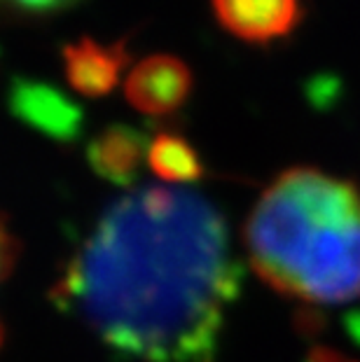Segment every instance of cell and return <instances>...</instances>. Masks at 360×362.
I'll return each instance as SVG.
<instances>
[{"instance_id":"obj_3","label":"cell","mask_w":360,"mask_h":362,"mask_svg":"<svg viewBox=\"0 0 360 362\" xmlns=\"http://www.w3.org/2000/svg\"><path fill=\"white\" fill-rule=\"evenodd\" d=\"M7 107L24 127L35 129L50 141L73 145L84 131V110L54 84L33 78H12Z\"/></svg>"},{"instance_id":"obj_4","label":"cell","mask_w":360,"mask_h":362,"mask_svg":"<svg viewBox=\"0 0 360 362\" xmlns=\"http://www.w3.org/2000/svg\"><path fill=\"white\" fill-rule=\"evenodd\" d=\"M124 94L127 101L148 117H168L192 94V71L178 57L155 54L129 71Z\"/></svg>"},{"instance_id":"obj_9","label":"cell","mask_w":360,"mask_h":362,"mask_svg":"<svg viewBox=\"0 0 360 362\" xmlns=\"http://www.w3.org/2000/svg\"><path fill=\"white\" fill-rule=\"evenodd\" d=\"M0 3L17 7V10L28 12V14H52L59 10H66V7H71L73 3H78V0H0Z\"/></svg>"},{"instance_id":"obj_10","label":"cell","mask_w":360,"mask_h":362,"mask_svg":"<svg viewBox=\"0 0 360 362\" xmlns=\"http://www.w3.org/2000/svg\"><path fill=\"white\" fill-rule=\"evenodd\" d=\"M14 257H17V241H14V236L7 232L5 222L0 220V283H3L5 276L10 274ZM0 344H3V325H0Z\"/></svg>"},{"instance_id":"obj_8","label":"cell","mask_w":360,"mask_h":362,"mask_svg":"<svg viewBox=\"0 0 360 362\" xmlns=\"http://www.w3.org/2000/svg\"><path fill=\"white\" fill-rule=\"evenodd\" d=\"M148 164L152 173L164 182H197L206 173L204 161L190 141L171 131H159L150 141Z\"/></svg>"},{"instance_id":"obj_5","label":"cell","mask_w":360,"mask_h":362,"mask_svg":"<svg viewBox=\"0 0 360 362\" xmlns=\"http://www.w3.org/2000/svg\"><path fill=\"white\" fill-rule=\"evenodd\" d=\"M220 26L252 45L290 35L302 21V0H211Z\"/></svg>"},{"instance_id":"obj_2","label":"cell","mask_w":360,"mask_h":362,"mask_svg":"<svg viewBox=\"0 0 360 362\" xmlns=\"http://www.w3.org/2000/svg\"><path fill=\"white\" fill-rule=\"evenodd\" d=\"M243 243L260 279L306 304L360 297V197L318 168L283 171L246 220Z\"/></svg>"},{"instance_id":"obj_1","label":"cell","mask_w":360,"mask_h":362,"mask_svg":"<svg viewBox=\"0 0 360 362\" xmlns=\"http://www.w3.org/2000/svg\"><path fill=\"white\" fill-rule=\"evenodd\" d=\"M241 276L225 218L209 199L141 187L101 215L52 299L117 358L213 362Z\"/></svg>"},{"instance_id":"obj_6","label":"cell","mask_w":360,"mask_h":362,"mask_svg":"<svg viewBox=\"0 0 360 362\" xmlns=\"http://www.w3.org/2000/svg\"><path fill=\"white\" fill-rule=\"evenodd\" d=\"M61 57H64V73L68 84L78 94L89 98L108 96L117 87L122 71L129 66V52L124 42L101 45L91 37H82L78 42L66 45Z\"/></svg>"},{"instance_id":"obj_7","label":"cell","mask_w":360,"mask_h":362,"mask_svg":"<svg viewBox=\"0 0 360 362\" xmlns=\"http://www.w3.org/2000/svg\"><path fill=\"white\" fill-rule=\"evenodd\" d=\"M148 145V138L136 127L110 124L87 145V164L101 180L129 187L139 180Z\"/></svg>"}]
</instances>
